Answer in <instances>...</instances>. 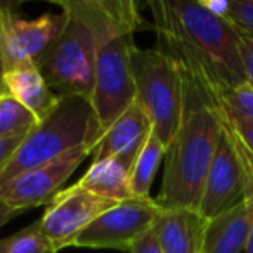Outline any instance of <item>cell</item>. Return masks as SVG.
<instances>
[{
    "label": "cell",
    "mask_w": 253,
    "mask_h": 253,
    "mask_svg": "<svg viewBox=\"0 0 253 253\" xmlns=\"http://www.w3.org/2000/svg\"><path fill=\"white\" fill-rule=\"evenodd\" d=\"M160 50L180 68L182 78L213 99L246 84L239 49V32L218 18L201 0H151Z\"/></svg>",
    "instance_id": "cell-1"
},
{
    "label": "cell",
    "mask_w": 253,
    "mask_h": 253,
    "mask_svg": "<svg viewBox=\"0 0 253 253\" xmlns=\"http://www.w3.org/2000/svg\"><path fill=\"white\" fill-rule=\"evenodd\" d=\"M217 99L184 78L180 125L165 149V170L156 203L163 210L200 207L205 179L220 135Z\"/></svg>",
    "instance_id": "cell-2"
},
{
    "label": "cell",
    "mask_w": 253,
    "mask_h": 253,
    "mask_svg": "<svg viewBox=\"0 0 253 253\" xmlns=\"http://www.w3.org/2000/svg\"><path fill=\"white\" fill-rule=\"evenodd\" d=\"M101 135L102 128L88 99L77 95L61 97L56 109L25 135L11 158L0 167V187L78 146H94Z\"/></svg>",
    "instance_id": "cell-3"
},
{
    "label": "cell",
    "mask_w": 253,
    "mask_h": 253,
    "mask_svg": "<svg viewBox=\"0 0 253 253\" xmlns=\"http://www.w3.org/2000/svg\"><path fill=\"white\" fill-rule=\"evenodd\" d=\"M135 101L148 113L153 130L169 146L180 125L184 108V78L177 63L160 49H139L132 54Z\"/></svg>",
    "instance_id": "cell-4"
},
{
    "label": "cell",
    "mask_w": 253,
    "mask_h": 253,
    "mask_svg": "<svg viewBox=\"0 0 253 253\" xmlns=\"http://www.w3.org/2000/svg\"><path fill=\"white\" fill-rule=\"evenodd\" d=\"M97 49L99 40L87 23L66 14V25L37 61V66L50 90L59 97L88 99L94 87Z\"/></svg>",
    "instance_id": "cell-5"
},
{
    "label": "cell",
    "mask_w": 253,
    "mask_h": 253,
    "mask_svg": "<svg viewBox=\"0 0 253 253\" xmlns=\"http://www.w3.org/2000/svg\"><path fill=\"white\" fill-rule=\"evenodd\" d=\"M135 47L134 33H122L99 43L94 87L88 102L102 132L135 101L132 77V54Z\"/></svg>",
    "instance_id": "cell-6"
},
{
    "label": "cell",
    "mask_w": 253,
    "mask_h": 253,
    "mask_svg": "<svg viewBox=\"0 0 253 253\" xmlns=\"http://www.w3.org/2000/svg\"><path fill=\"white\" fill-rule=\"evenodd\" d=\"M163 208L155 198H130L101 213L75 241L73 248L130 252L141 236L155 227Z\"/></svg>",
    "instance_id": "cell-7"
},
{
    "label": "cell",
    "mask_w": 253,
    "mask_h": 253,
    "mask_svg": "<svg viewBox=\"0 0 253 253\" xmlns=\"http://www.w3.org/2000/svg\"><path fill=\"white\" fill-rule=\"evenodd\" d=\"M116 201L106 200L88 193L78 184L63 189L54 196L49 208L39 218L42 234L50 243L54 252L71 248L77 238L106 210L113 208Z\"/></svg>",
    "instance_id": "cell-8"
},
{
    "label": "cell",
    "mask_w": 253,
    "mask_h": 253,
    "mask_svg": "<svg viewBox=\"0 0 253 253\" xmlns=\"http://www.w3.org/2000/svg\"><path fill=\"white\" fill-rule=\"evenodd\" d=\"M92 148V144H82L47 165L14 177L0 187V203L21 213L50 203L71 173L87 156H90Z\"/></svg>",
    "instance_id": "cell-9"
},
{
    "label": "cell",
    "mask_w": 253,
    "mask_h": 253,
    "mask_svg": "<svg viewBox=\"0 0 253 253\" xmlns=\"http://www.w3.org/2000/svg\"><path fill=\"white\" fill-rule=\"evenodd\" d=\"M18 2H7L0 7V50L5 71L26 61H37L57 39L66 25V14H47L37 19H21L16 14Z\"/></svg>",
    "instance_id": "cell-10"
},
{
    "label": "cell",
    "mask_w": 253,
    "mask_h": 253,
    "mask_svg": "<svg viewBox=\"0 0 253 253\" xmlns=\"http://www.w3.org/2000/svg\"><path fill=\"white\" fill-rule=\"evenodd\" d=\"M243 201H245V173H243L241 160L231 132L222 123L217 148L205 179L198 213L210 220L217 215L232 210Z\"/></svg>",
    "instance_id": "cell-11"
},
{
    "label": "cell",
    "mask_w": 253,
    "mask_h": 253,
    "mask_svg": "<svg viewBox=\"0 0 253 253\" xmlns=\"http://www.w3.org/2000/svg\"><path fill=\"white\" fill-rule=\"evenodd\" d=\"M151 130L153 123L148 113L137 101H134L102 132L99 141L90 149L92 160L99 162L106 158H116L132 172V167Z\"/></svg>",
    "instance_id": "cell-12"
},
{
    "label": "cell",
    "mask_w": 253,
    "mask_h": 253,
    "mask_svg": "<svg viewBox=\"0 0 253 253\" xmlns=\"http://www.w3.org/2000/svg\"><path fill=\"white\" fill-rule=\"evenodd\" d=\"M56 4L63 12L87 23L99 43L146 26L144 18L139 14V5L132 0H56Z\"/></svg>",
    "instance_id": "cell-13"
},
{
    "label": "cell",
    "mask_w": 253,
    "mask_h": 253,
    "mask_svg": "<svg viewBox=\"0 0 253 253\" xmlns=\"http://www.w3.org/2000/svg\"><path fill=\"white\" fill-rule=\"evenodd\" d=\"M4 84L5 92L28 108L39 122L45 120L61 101L59 95L50 90L33 61H26L5 71Z\"/></svg>",
    "instance_id": "cell-14"
},
{
    "label": "cell",
    "mask_w": 253,
    "mask_h": 253,
    "mask_svg": "<svg viewBox=\"0 0 253 253\" xmlns=\"http://www.w3.org/2000/svg\"><path fill=\"white\" fill-rule=\"evenodd\" d=\"M207 225L196 210L173 208L163 210L155 224L165 253H201V239Z\"/></svg>",
    "instance_id": "cell-15"
},
{
    "label": "cell",
    "mask_w": 253,
    "mask_h": 253,
    "mask_svg": "<svg viewBox=\"0 0 253 253\" xmlns=\"http://www.w3.org/2000/svg\"><path fill=\"white\" fill-rule=\"evenodd\" d=\"M250 232V207L243 201L232 210L207 220L201 239V253L245 252Z\"/></svg>",
    "instance_id": "cell-16"
},
{
    "label": "cell",
    "mask_w": 253,
    "mask_h": 253,
    "mask_svg": "<svg viewBox=\"0 0 253 253\" xmlns=\"http://www.w3.org/2000/svg\"><path fill=\"white\" fill-rule=\"evenodd\" d=\"M77 184L88 193L116 203L134 198L130 186V170L123 167L116 158L92 162V165Z\"/></svg>",
    "instance_id": "cell-17"
},
{
    "label": "cell",
    "mask_w": 253,
    "mask_h": 253,
    "mask_svg": "<svg viewBox=\"0 0 253 253\" xmlns=\"http://www.w3.org/2000/svg\"><path fill=\"white\" fill-rule=\"evenodd\" d=\"M165 144L160 141L155 130H151L130 172V186L134 196L151 198L149 193H151L153 180H155V175L158 172L160 163L165 158Z\"/></svg>",
    "instance_id": "cell-18"
},
{
    "label": "cell",
    "mask_w": 253,
    "mask_h": 253,
    "mask_svg": "<svg viewBox=\"0 0 253 253\" xmlns=\"http://www.w3.org/2000/svg\"><path fill=\"white\" fill-rule=\"evenodd\" d=\"M39 123V118L12 95H0V139L26 135Z\"/></svg>",
    "instance_id": "cell-19"
},
{
    "label": "cell",
    "mask_w": 253,
    "mask_h": 253,
    "mask_svg": "<svg viewBox=\"0 0 253 253\" xmlns=\"http://www.w3.org/2000/svg\"><path fill=\"white\" fill-rule=\"evenodd\" d=\"M0 253H56L40 231L39 220L23 227L16 234L0 239Z\"/></svg>",
    "instance_id": "cell-20"
},
{
    "label": "cell",
    "mask_w": 253,
    "mask_h": 253,
    "mask_svg": "<svg viewBox=\"0 0 253 253\" xmlns=\"http://www.w3.org/2000/svg\"><path fill=\"white\" fill-rule=\"evenodd\" d=\"M217 106L222 115L229 116V118H238L253 123V88L248 84L227 90L224 95L218 97Z\"/></svg>",
    "instance_id": "cell-21"
},
{
    "label": "cell",
    "mask_w": 253,
    "mask_h": 253,
    "mask_svg": "<svg viewBox=\"0 0 253 253\" xmlns=\"http://www.w3.org/2000/svg\"><path fill=\"white\" fill-rule=\"evenodd\" d=\"M225 19L241 35L253 39V0H229Z\"/></svg>",
    "instance_id": "cell-22"
},
{
    "label": "cell",
    "mask_w": 253,
    "mask_h": 253,
    "mask_svg": "<svg viewBox=\"0 0 253 253\" xmlns=\"http://www.w3.org/2000/svg\"><path fill=\"white\" fill-rule=\"evenodd\" d=\"M234 142H236L239 160H241L243 173H245V200L248 201V207H250V232H248V241H246V246H245V253H253V160L250 158L248 153L238 144L236 139H234Z\"/></svg>",
    "instance_id": "cell-23"
},
{
    "label": "cell",
    "mask_w": 253,
    "mask_h": 253,
    "mask_svg": "<svg viewBox=\"0 0 253 253\" xmlns=\"http://www.w3.org/2000/svg\"><path fill=\"white\" fill-rule=\"evenodd\" d=\"M218 109V106H217ZM218 116H220L222 123L227 126V130L232 134V137L238 141V144L245 149L250 155V158L253 160V123L245 122V120L238 118H229V116L222 115L218 109Z\"/></svg>",
    "instance_id": "cell-24"
},
{
    "label": "cell",
    "mask_w": 253,
    "mask_h": 253,
    "mask_svg": "<svg viewBox=\"0 0 253 253\" xmlns=\"http://www.w3.org/2000/svg\"><path fill=\"white\" fill-rule=\"evenodd\" d=\"M239 49H241V61L246 84L253 88V39L239 33Z\"/></svg>",
    "instance_id": "cell-25"
},
{
    "label": "cell",
    "mask_w": 253,
    "mask_h": 253,
    "mask_svg": "<svg viewBox=\"0 0 253 253\" xmlns=\"http://www.w3.org/2000/svg\"><path fill=\"white\" fill-rule=\"evenodd\" d=\"M130 253H165L162 248V243H160L158 232L155 231V227H153L149 232H146L144 236H141V238L132 245Z\"/></svg>",
    "instance_id": "cell-26"
},
{
    "label": "cell",
    "mask_w": 253,
    "mask_h": 253,
    "mask_svg": "<svg viewBox=\"0 0 253 253\" xmlns=\"http://www.w3.org/2000/svg\"><path fill=\"white\" fill-rule=\"evenodd\" d=\"M25 139V135H16V137L9 139H0V167L4 165L9 158L12 156L14 149L19 146V142Z\"/></svg>",
    "instance_id": "cell-27"
},
{
    "label": "cell",
    "mask_w": 253,
    "mask_h": 253,
    "mask_svg": "<svg viewBox=\"0 0 253 253\" xmlns=\"http://www.w3.org/2000/svg\"><path fill=\"white\" fill-rule=\"evenodd\" d=\"M203 5L208 9L210 12H213L218 18H224L227 14V7H229V0H201Z\"/></svg>",
    "instance_id": "cell-28"
},
{
    "label": "cell",
    "mask_w": 253,
    "mask_h": 253,
    "mask_svg": "<svg viewBox=\"0 0 253 253\" xmlns=\"http://www.w3.org/2000/svg\"><path fill=\"white\" fill-rule=\"evenodd\" d=\"M18 215H21V211H16L12 208L5 207L4 203H0V229L4 227L7 222H11L12 218H16Z\"/></svg>",
    "instance_id": "cell-29"
},
{
    "label": "cell",
    "mask_w": 253,
    "mask_h": 253,
    "mask_svg": "<svg viewBox=\"0 0 253 253\" xmlns=\"http://www.w3.org/2000/svg\"><path fill=\"white\" fill-rule=\"evenodd\" d=\"M4 77H5V63H4V56H2V50H0V95L7 94V92H5Z\"/></svg>",
    "instance_id": "cell-30"
},
{
    "label": "cell",
    "mask_w": 253,
    "mask_h": 253,
    "mask_svg": "<svg viewBox=\"0 0 253 253\" xmlns=\"http://www.w3.org/2000/svg\"><path fill=\"white\" fill-rule=\"evenodd\" d=\"M5 4H7V2H0V7H4Z\"/></svg>",
    "instance_id": "cell-31"
}]
</instances>
